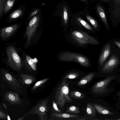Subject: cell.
I'll return each instance as SVG.
<instances>
[{
	"mask_svg": "<svg viewBox=\"0 0 120 120\" xmlns=\"http://www.w3.org/2000/svg\"><path fill=\"white\" fill-rule=\"evenodd\" d=\"M116 83H120V74L105 77L97 82L92 87L91 92L95 97L108 96L115 90Z\"/></svg>",
	"mask_w": 120,
	"mask_h": 120,
	"instance_id": "cell-1",
	"label": "cell"
},
{
	"mask_svg": "<svg viewBox=\"0 0 120 120\" xmlns=\"http://www.w3.org/2000/svg\"><path fill=\"white\" fill-rule=\"evenodd\" d=\"M69 83L64 79L57 88L55 95L57 106L62 111H64V107L66 104L71 103L73 101L69 95Z\"/></svg>",
	"mask_w": 120,
	"mask_h": 120,
	"instance_id": "cell-2",
	"label": "cell"
},
{
	"mask_svg": "<svg viewBox=\"0 0 120 120\" xmlns=\"http://www.w3.org/2000/svg\"><path fill=\"white\" fill-rule=\"evenodd\" d=\"M119 63L116 56L115 54L112 55L108 61L102 66L99 77L105 78L116 75L118 72L117 67Z\"/></svg>",
	"mask_w": 120,
	"mask_h": 120,
	"instance_id": "cell-3",
	"label": "cell"
},
{
	"mask_svg": "<svg viewBox=\"0 0 120 120\" xmlns=\"http://www.w3.org/2000/svg\"><path fill=\"white\" fill-rule=\"evenodd\" d=\"M59 58L60 61L77 62L85 67H89L90 65L89 61L87 57L75 53L70 52H64L60 55Z\"/></svg>",
	"mask_w": 120,
	"mask_h": 120,
	"instance_id": "cell-4",
	"label": "cell"
},
{
	"mask_svg": "<svg viewBox=\"0 0 120 120\" xmlns=\"http://www.w3.org/2000/svg\"><path fill=\"white\" fill-rule=\"evenodd\" d=\"M6 51L8 63L10 66L15 71H20L22 67V61L15 48L9 46Z\"/></svg>",
	"mask_w": 120,
	"mask_h": 120,
	"instance_id": "cell-5",
	"label": "cell"
},
{
	"mask_svg": "<svg viewBox=\"0 0 120 120\" xmlns=\"http://www.w3.org/2000/svg\"><path fill=\"white\" fill-rule=\"evenodd\" d=\"M41 18L40 13L33 17L26 27L25 37L26 38V44H28L34 36L38 27Z\"/></svg>",
	"mask_w": 120,
	"mask_h": 120,
	"instance_id": "cell-6",
	"label": "cell"
},
{
	"mask_svg": "<svg viewBox=\"0 0 120 120\" xmlns=\"http://www.w3.org/2000/svg\"><path fill=\"white\" fill-rule=\"evenodd\" d=\"M49 100L44 99L41 101L32 110L23 116L30 114L38 115L40 120H47L49 107L48 104Z\"/></svg>",
	"mask_w": 120,
	"mask_h": 120,
	"instance_id": "cell-7",
	"label": "cell"
},
{
	"mask_svg": "<svg viewBox=\"0 0 120 120\" xmlns=\"http://www.w3.org/2000/svg\"><path fill=\"white\" fill-rule=\"evenodd\" d=\"M71 35L76 41L81 45L89 44L94 45L99 44V42L94 38L82 32L74 30L71 33Z\"/></svg>",
	"mask_w": 120,
	"mask_h": 120,
	"instance_id": "cell-8",
	"label": "cell"
},
{
	"mask_svg": "<svg viewBox=\"0 0 120 120\" xmlns=\"http://www.w3.org/2000/svg\"><path fill=\"white\" fill-rule=\"evenodd\" d=\"M101 103L93 104L98 113L106 115L120 116V113L113 109L104 100L101 99Z\"/></svg>",
	"mask_w": 120,
	"mask_h": 120,
	"instance_id": "cell-9",
	"label": "cell"
},
{
	"mask_svg": "<svg viewBox=\"0 0 120 120\" xmlns=\"http://www.w3.org/2000/svg\"><path fill=\"white\" fill-rule=\"evenodd\" d=\"M2 73L3 79L8 83L11 88L16 91L21 92L20 89L22 87L15 77L3 69H2Z\"/></svg>",
	"mask_w": 120,
	"mask_h": 120,
	"instance_id": "cell-10",
	"label": "cell"
},
{
	"mask_svg": "<svg viewBox=\"0 0 120 120\" xmlns=\"http://www.w3.org/2000/svg\"><path fill=\"white\" fill-rule=\"evenodd\" d=\"M4 100L11 105H22V101L18 93L12 91L7 92L4 95Z\"/></svg>",
	"mask_w": 120,
	"mask_h": 120,
	"instance_id": "cell-11",
	"label": "cell"
},
{
	"mask_svg": "<svg viewBox=\"0 0 120 120\" xmlns=\"http://www.w3.org/2000/svg\"><path fill=\"white\" fill-rule=\"evenodd\" d=\"M19 26V24L17 23L2 28L0 31L1 38L3 39H6L9 38L17 30Z\"/></svg>",
	"mask_w": 120,
	"mask_h": 120,
	"instance_id": "cell-12",
	"label": "cell"
},
{
	"mask_svg": "<svg viewBox=\"0 0 120 120\" xmlns=\"http://www.w3.org/2000/svg\"><path fill=\"white\" fill-rule=\"evenodd\" d=\"M51 117L50 120H68L79 116L78 115L68 114L61 112H53L50 114Z\"/></svg>",
	"mask_w": 120,
	"mask_h": 120,
	"instance_id": "cell-13",
	"label": "cell"
},
{
	"mask_svg": "<svg viewBox=\"0 0 120 120\" xmlns=\"http://www.w3.org/2000/svg\"><path fill=\"white\" fill-rule=\"evenodd\" d=\"M111 51L110 45L109 44H106L104 46L99 58V64L100 67L103 65L110 54Z\"/></svg>",
	"mask_w": 120,
	"mask_h": 120,
	"instance_id": "cell-14",
	"label": "cell"
},
{
	"mask_svg": "<svg viewBox=\"0 0 120 120\" xmlns=\"http://www.w3.org/2000/svg\"><path fill=\"white\" fill-rule=\"evenodd\" d=\"M24 9L19 8L13 12L8 16V21H11L22 16L24 13Z\"/></svg>",
	"mask_w": 120,
	"mask_h": 120,
	"instance_id": "cell-15",
	"label": "cell"
},
{
	"mask_svg": "<svg viewBox=\"0 0 120 120\" xmlns=\"http://www.w3.org/2000/svg\"><path fill=\"white\" fill-rule=\"evenodd\" d=\"M24 62L26 67H28L29 68L33 70H36V62L34 59L29 56L27 55H25Z\"/></svg>",
	"mask_w": 120,
	"mask_h": 120,
	"instance_id": "cell-16",
	"label": "cell"
},
{
	"mask_svg": "<svg viewBox=\"0 0 120 120\" xmlns=\"http://www.w3.org/2000/svg\"><path fill=\"white\" fill-rule=\"evenodd\" d=\"M95 74L91 73L82 77L77 83V85L81 86L86 84L92 80L95 76Z\"/></svg>",
	"mask_w": 120,
	"mask_h": 120,
	"instance_id": "cell-17",
	"label": "cell"
},
{
	"mask_svg": "<svg viewBox=\"0 0 120 120\" xmlns=\"http://www.w3.org/2000/svg\"><path fill=\"white\" fill-rule=\"evenodd\" d=\"M98 13L101 19L107 28L109 27L106 15L103 8L100 6L98 5L97 7Z\"/></svg>",
	"mask_w": 120,
	"mask_h": 120,
	"instance_id": "cell-18",
	"label": "cell"
},
{
	"mask_svg": "<svg viewBox=\"0 0 120 120\" xmlns=\"http://www.w3.org/2000/svg\"><path fill=\"white\" fill-rule=\"evenodd\" d=\"M86 113L88 115H90L93 117L94 118V120H99L96 119L95 118L96 113V110L93 104L90 103L87 104Z\"/></svg>",
	"mask_w": 120,
	"mask_h": 120,
	"instance_id": "cell-19",
	"label": "cell"
},
{
	"mask_svg": "<svg viewBox=\"0 0 120 120\" xmlns=\"http://www.w3.org/2000/svg\"><path fill=\"white\" fill-rule=\"evenodd\" d=\"M24 84H30L35 80V79L32 76L27 74H22L20 75Z\"/></svg>",
	"mask_w": 120,
	"mask_h": 120,
	"instance_id": "cell-20",
	"label": "cell"
},
{
	"mask_svg": "<svg viewBox=\"0 0 120 120\" xmlns=\"http://www.w3.org/2000/svg\"><path fill=\"white\" fill-rule=\"evenodd\" d=\"M16 0H7L3 11V15H6L13 7Z\"/></svg>",
	"mask_w": 120,
	"mask_h": 120,
	"instance_id": "cell-21",
	"label": "cell"
},
{
	"mask_svg": "<svg viewBox=\"0 0 120 120\" xmlns=\"http://www.w3.org/2000/svg\"><path fill=\"white\" fill-rule=\"evenodd\" d=\"M69 95L71 98L75 99H81L84 98L85 95L83 93L77 91H71L69 93Z\"/></svg>",
	"mask_w": 120,
	"mask_h": 120,
	"instance_id": "cell-22",
	"label": "cell"
},
{
	"mask_svg": "<svg viewBox=\"0 0 120 120\" xmlns=\"http://www.w3.org/2000/svg\"><path fill=\"white\" fill-rule=\"evenodd\" d=\"M113 98L115 101L116 108L117 110L120 109V90L117 91L113 95Z\"/></svg>",
	"mask_w": 120,
	"mask_h": 120,
	"instance_id": "cell-23",
	"label": "cell"
},
{
	"mask_svg": "<svg viewBox=\"0 0 120 120\" xmlns=\"http://www.w3.org/2000/svg\"><path fill=\"white\" fill-rule=\"evenodd\" d=\"M65 112L68 113L78 114L80 113V111L78 107L72 105L67 108Z\"/></svg>",
	"mask_w": 120,
	"mask_h": 120,
	"instance_id": "cell-24",
	"label": "cell"
},
{
	"mask_svg": "<svg viewBox=\"0 0 120 120\" xmlns=\"http://www.w3.org/2000/svg\"><path fill=\"white\" fill-rule=\"evenodd\" d=\"M77 19L79 23L86 28L89 30H92L93 29L90 26L81 18L79 17H78L77 18Z\"/></svg>",
	"mask_w": 120,
	"mask_h": 120,
	"instance_id": "cell-25",
	"label": "cell"
},
{
	"mask_svg": "<svg viewBox=\"0 0 120 120\" xmlns=\"http://www.w3.org/2000/svg\"><path fill=\"white\" fill-rule=\"evenodd\" d=\"M68 19L67 9V7L64 6L63 10V20L65 25H66L68 22Z\"/></svg>",
	"mask_w": 120,
	"mask_h": 120,
	"instance_id": "cell-26",
	"label": "cell"
},
{
	"mask_svg": "<svg viewBox=\"0 0 120 120\" xmlns=\"http://www.w3.org/2000/svg\"><path fill=\"white\" fill-rule=\"evenodd\" d=\"M79 75V74L76 72H72L66 75L64 78V79H73L78 77Z\"/></svg>",
	"mask_w": 120,
	"mask_h": 120,
	"instance_id": "cell-27",
	"label": "cell"
},
{
	"mask_svg": "<svg viewBox=\"0 0 120 120\" xmlns=\"http://www.w3.org/2000/svg\"><path fill=\"white\" fill-rule=\"evenodd\" d=\"M49 79V78H46L38 82L33 86L32 88V90H34L37 88L39 87L40 86H41V85L45 84Z\"/></svg>",
	"mask_w": 120,
	"mask_h": 120,
	"instance_id": "cell-28",
	"label": "cell"
},
{
	"mask_svg": "<svg viewBox=\"0 0 120 120\" xmlns=\"http://www.w3.org/2000/svg\"><path fill=\"white\" fill-rule=\"evenodd\" d=\"M86 17L95 28L96 29L98 27V23L91 16L88 15H86Z\"/></svg>",
	"mask_w": 120,
	"mask_h": 120,
	"instance_id": "cell-29",
	"label": "cell"
},
{
	"mask_svg": "<svg viewBox=\"0 0 120 120\" xmlns=\"http://www.w3.org/2000/svg\"><path fill=\"white\" fill-rule=\"evenodd\" d=\"M7 0H0V18L3 15V11Z\"/></svg>",
	"mask_w": 120,
	"mask_h": 120,
	"instance_id": "cell-30",
	"label": "cell"
},
{
	"mask_svg": "<svg viewBox=\"0 0 120 120\" xmlns=\"http://www.w3.org/2000/svg\"><path fill=\"white\" fill-rule=\"evenodd\" d=\"M41 11L39 8H36L31 11L29 15L28 19H30L40 13Z\"/></svg>",
	"mask_w": 120,
	"mask_h": 120,
	"instance_id": "cell-31",
	"label": "cell"
},
{
	"mask_svg": "<svg viewBox=\"0 0 120 120\" xmlns=\"http://www.w3.org/2000/svg\"><path fill=\"white\" fill-rule=\"evenodd\" d=\"M52 106L54 110L56 112H61L62 110H60L58 107L56 101L53 100L52 102Z\"/></svg>",
	"mask_w": 120,
	"mask_h": 120,
	"instance_id": "cell-32",
	"label": "cell"
},
{
	"mask_svg": "<svg viewBox=\"0 0 120 120\" xmlns=\"http://www.w3.org/2000/svg\"><path fill=\"white\" fill-rule=\"evenodd\" d=\"M7 115L0 110V118L2 119H7Z\"/></svg>",
	"mask_w": 120,
	"mask_h": 120,
	"instance_id": "cell-33",
	"label": "cell"
},
{
	"mask_svg": "<svg viewBox=\"0 0 120 120\" xmlns=\"http://www.w3.org/2000/svg\"><path fill=\"white\" fill-rule=\"evenodd\" d=\"M104 2H108L112 0L115 4L118 6H120V0H102Z\"/></svg>",
	"mask_w": 120,
	"mask_h": 120,
	"instance_id": "cell-34",
	"label": "cell"
},
{
	"mask_svg": "<svg viewBox=\"0 0 120 120\" xmlns=\"http://www.w3.org/2000/svg\"><path fill=\"white\" fill-rule=\"evenodd\" d=\"M5 109L6 110V112L7 113V120H10L11 119H10V117L9 116V115H8V114L7 112V106L4 103H2Z\"/></svg>",
	"mask_w": 120,
	"mask_h": 120,
	"instance_id": "cell-35",
	"label": "cell"
},
{
	"mask_svg": "<svg viewBox=\"0 0 120 120\" xmlns=\"http://www.w3.org/2000/svg\"><path fill=\"white\" fill-rule=\"evenodd\" d=\"M104 120H120V117L116 118H105Z\"/></svg>",
	"mask_w": 120,
	"mask_h": 120,
	"instance_id": "cell-36",
	"label": "cell"
},
{
	"mask_svg": "<svg viewBox=\"0 0 120 120\" xmlns=\"http://www.w3.org/2000/svg\"><path fill=\"white\" fill-rule=\"evenodd\" d=\"M115 44L120 48V42L115 41Z\"/></svg>",
	"mask_w": 120,
	"mask_h": 120,
	"instance_id": "cell-37",
	"label": "cell"
},
{
	"mask_svg": "<svg viewBox=\"0 0 120 120\" xmlns=\"http://www.w3.org/2000/svg\"><path fill=\"white\" fill-rule=\"evenodd\" d=\"M24 118V117L23 116L22 117L18 119V120H22Z\"/></svg>",
	"mask_w": 120,
	"mask_h": 120,
	"instance_id": "cell-38",
	"label": "cell"
},
{
	"mask_svg": "<svg viewBox=\"0 0 120 120\" xmlns=\"http://www.w3.org/2000/svg\"><path fill=\"white\" fill-rule=\"evenodd\" d=\"M78 120H85L86 119L85 118H80L78 119Z\"/></svg>",
	"mask_w": 120,
	"mask_h": 120,
	"instance_id": "cell-39",
	"label": "cell"
},
{
	"mask_svg": "<svg viewBox=\"0 0 120 120\" xmlns=\"http://www.w3.org/2000/svg\"><path fill=\"white\" fill-rule=\"evenodd\" d=\"M82 1H84V2H85L87 0H80Z\"/></svg>",
	"mask_w": 120,
	"mask_h": 120,
	"instance_id": "cell-40",
	"label": "cell"
}]
</instances>
